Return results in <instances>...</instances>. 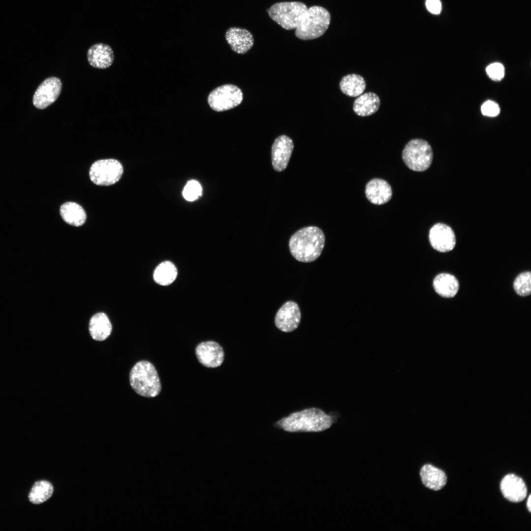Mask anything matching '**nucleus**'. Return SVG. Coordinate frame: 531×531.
Listing matches in <instances>:
<instances>
[{"label": "nucleus", "instance_id": "nucleus-1", "mask_svg": "<svg viewBox=\"0 0 531 531\" xmlns=\"http://www.w3.org/2000/svg\"><path fill=\"white\" fill-rule=\"evenodd\" d=\"M325 243L322 230L315 226L301 228L291 237L289 246L290 253L297 261L310 263L315 261L322 253Z\"/></svg>", "mask_w": 531, "mask_h": 531}, {"label": "nucleus", "instance_id": "nucleus-2", "mask_svg": "<svg viewBox=\"0 0 531 531\" xmlns=\"http://www.w3.org/2000/svg\"><path fill=\"white\" fill-rule=\"evenodd\" d=\"M334 419L322 410L306 409L291 413L275 423V426L289 432H319L328 429Z\"/></svg>", "mask_w": 531, "mask_h": 531}, {"label": "nucleus", "instance_id": "nucleus-3", "mask_svg": "<svg viewBox=\"0 0 531 531\" xmlns=\"http://www.w3.org/2000/svg\"><path fill=\"white\" fill-rule=\"evenodd\" d=\"M131 386L138 394L145 397H154L161 391V384L156 369L147 360L137 362L129 374Z\"/></svg>", "mask_w": 531, "mask_h": 531}, {"label": "nucleus", "instance_id": "nucleus-4", "mask_svg": "<svg viewBox=\"0 0 531 531\" xmlns=\"http://www.w3.org/2000/svg\"><path fill=\"white\" fill-rule=\"evenodd\" d=\"M330 22V15L326 9L319 6L310 7L295 29V34L302 40L317 38L326 31Z\"/></svg>", "mask_w": 531, "mask_h": 531}, {"label": "nucleus", "instance_id": "nucleus-5", "mask_svg": "<svg viewBox=\"0 0 531 531\" xmlns=\"http://www.w3.org/2000/svg\"><path fill=\"white\" fill-rule=\"evenodd\" d=\"M402 156L404 163L410 169L423 172L431 165L433 153L431 146L427 141L414 139L406 145Z\"/></svg>", "mask_w": 531, "mask_h": 531}, {"label": "nucleus", "instance_id": "nucleus-6", "mask_svg": "<svg viewBox=\"0 0 531 531\" xmlns=\"http://www.w3.org/2000/svg\"><path fill=\"white\" fill-rule=\"evenodd\" d=\"M307 6L298 1L278 2L268 9L269 17L283 28L295 29L307 9Z\"/></svg>", "mask_w": 531, "mask_h": 531}, {"label": "nucleus", "instance_id": "nucleus-7", "mask_svg": "<svg viewBox=\"0 0 531 531\" xmlns=\"http://www.w3.org/2000/svg\"><path fill=\"white\" fill-rule=\"evenodd\" d=\"M123 172L121 164L114 159L96 161L90 167L89 175L91 181L100 186H109L117 182Z\"/></svg>", "mask_w": 531, "mask_h": 531}, {"label": "nucleus", "instance_id": "nucleus-8", "mask_svg": "<svg viewBox=\"0 0 531 531\" xmlns=\"http://www.w3.org/2000/svg\"><path fill=\"white\" fill-rule=\"evenodd\" d=\"M243 94L236 86L226 84L217 87L208 95V103L216 112H222L233 109L242 102Z\"/></svg>", "mask_w": 531, "mask_h": 531}, {"label": "nucleus", "instance_id": "nucleus-9", "mask_svg": "<svg viewBox=\"0 0 531 531\" xmlns=\"http://www.w3.org/2000/svg\"><path fill=\"white\" fill-rule=\"evenodd\" d=\"M62 88L60 80L55 77L45 79L38 87L33 97V104L37 109H44L53 103L59 96Z\"/></svg>", "mask_w": 531, "mask_h": 531}, {"label": "nucleus", "instance_id": "nucleus-10", "mask_svg": "<svg viewBox=\"0 0 531 531\" xmlns=\"http://www.w3.org/2000/svg\"><path fill=\"white\" fill-rule=\"evenodd\" d=\"M301 317L298 304L294 301L289 300L277 312L274 319L275 324L282 331L290 332L298 327Z\"/></svg>", "mask_w": 531, "mask_h": 531}, {"label": "nucleus", "instance_id": "nucleus-11", "mask_svg": "<svg viewBox=\"0 0 531 531\" xmlns=\"http://www.w3.org/2000/svg\"><path fill=\"white\" fill-rule=\"evenodd\" d=\"M195 353L199 362L208 368L220 366L224 359L222 347L218 343L212 341L199 344L196 347Z\"/></svg>", "mask_w": 531, "mask_h": 531}, {"label": "nucleus", "instance_id": "nucleus-12", "mask_svg": "<svg viewBox=\"0 0 531 531\" xmlns=\"http://www.w3.org/2000/svg\"><path fill=\"white\" fill-rule=\"evenodd\" d=\"M429 239L432 247L441 252L452 250L456 244L455 235L453 230L443 223H437L431 228Z\"/></svg>", "mask_w": 531, "mask_h": 531}, {"label": "nucleus", "instance_id": "nucleus-13", "mask_svg": "<svg viewBox=\"0 0 531 531\" xmlns=\"http://www.w3.org/2000/svg\"><path fill=\"white\" fill-rule=\"evenodd\" d=\"M294 146L292 140L286 135H281L275 140L271 148V161L275 171L282 172L286 168Z\"/></svg>", "mask_w": 531, "mask_h": 531}, {"label": "nucleus", "instance_id": "nucleus-14", "mask_svg": "<svg viewBox=\"0 0 531 531\" xmlns=\"http://www.w3.org/2000/svg\"><path fill=\"white\" fill-rule=\"evenodd\" d=\"M501 490L504 497L510 502H520L527 496V487L523 480L513 474L506 475L502 479Z\"/></svg>", "mask_w": 531, "mask_h": 531}, {"label": "nucleus", "instance_id": "nucleus-15", "mask_svg": "<svg viewBox=\"0 0 531 531\" xmlns=\"http://www.w3.org/2000/svg\"><path fill=\"white\" fill-rule=\"evenodd\" d=\"M225 38L231 49L237 54L247 53L254 44V38L251 32L240 28L229 29L225 33Z\"/></svg>", "mask_w": 531, "mask_h": 531}, {"label": "nucleus", "instance_id": "nucleus-16", "mask_svg": "<svg viewBox=\"0 0 531 531\" xmlns=\"http://www.w3.org/2000/svg\"><path fill=\"white\" fill-rule=\"evenodd\" d=\"M365 193L370 203L381 205L387 203L391 199L392 191L390 185L386 181L375 178L372 179L367 183Z\"/></svg>", "mask_w": 531, "mask_h": 531}, {"label": "nucleus", "instance_id": "nucleus-17", "mask_svg": "<svg viewBox=\"0 0 531 531\" xmlns=\"http://www.w3.org/2000/svg\"><path fill=\"white\" fill-rule=\"evenodd\" d=\"M87 59L91 66L98 69H105L110 67L114 61V52L107 44L95 43L88 49Z\"/></svg>", "mask_w": 531, "mask_h": 531}, {"label": "nucleus", "instance_id": "nucleus-18", "mask_svg": "<svg viewBox=\"0 0 531 531\" xmlns=\"http://www.w3.org/2000/svg\"><path fill=\"white\" fill-rule=\"evenodd\" d=\"M420 475L423 485L434 491L442 489L446 483L447 477L444 472L430 464L422 466Z\"/></svg>", "mask_w": 531, "mask_h": 531}, {"label": "nucleus", "instance_id": "nucleus-19", "mask_svg": "<svg viewBox=\"0 0 531 531\" xmlns=\"http://www.w3.org/2000/svg\"><path fill=\"white\" fill-rule=\"evenodd\" d=\"M381 101L378 95L372 92H367L359 95L354 101L353 111L358 116L367 117L375 114L379 110Z\"/></svg>", "mask_w": 531, "mask_h": 531}, {"label": "nucleus", "instance_id": "nucleus-20", "mask_svg": "<svg viewBox=\"0 0 531 531\" xmlns=\"http://www.w3.org/2000/svg\"><path fill=\"white\" fill-rule=\"evenodd\" d=\"M88 329L93 339L102 341L106 339L111 334L112 327L108 316L105 313L101 312L91 317L89 323Z\"/></svg>", "mask_w": 531, "mask_h": 531}, {"label": "nucleus", "instance_id": "nucleus-21", "mask_svg": "<svg viewBox=\"0 0 531 531\" xmlns=\"http://www.w3.org/2000/svg\"><path fill=\"white\" fill-rule=\"evenodd\" d=\"M433 287L436 292L441 296L451 298L457 293L459 284L453 275L442 273L437 275L434 279Z\"/></svg>", "mask_w": 531, "mask_h": 531}, {"label": "nucleus", "instance_id": "nucleus-22", "mask_svg": "<svg viewBox=\"0 0 531 531\" xmlns=\"http://www.w3.org/2000/svg\"><path fill=\"white\" fill-rule=\"evenodd\" d=\"M60 214L66 223L76 227L84 224L87 219L84 208L75 202H67L63 204L60 207Z\"/></svg>", "mask_w": 531, "mask_h": 531}, {"label": "nucleus", "instance_id": "nucleus-23", "mask_svg": "<svg viewBox=\"0 0 531 531\" xmlns=\"http://www.w3.org/2000/svg\"><path fill=\"white\" fill-rule=\"evenodd\" d=\"M364 78L357 74H350L344 76L339 83L341 91L350 97H357L361 95L366 88Z\"/></svg>", "mask_w": 531, "mask_h": 531}, {"label": "nucleus", "instance_id": "nucleus-24", "mask_svg": "<svg viewBox=\"0 0 531 531\" xmlns=\"http://www.w3.org/2000/svg\"><path fill=\"white\" fill-rule=\"evenodd\" d=\"M177 274L175 266L170 261H165L160 263L155 268L153 278L157 284L167 286L176 279Z\"/></svg>", "mask_w": 531, "mask_h": 531}, {"label": "nucleus", "instance_id": "nucleus-25", "mask_svg": "<svg viewBox=\"0 0 531 531\" xmlns=\"http://www.w3.org/2000/svg\"><path fill=\"white\" fill-rule=\"evenodd\" d=\"M53 493V487L46 480L36 482L29 495L30 501L33 504H40L47 501Z\"/></svg>", "mask_w": 531, "mask_h": 531}, {"label": "nucleus", "instance_id": "nucleus-26", "mask_svg": "<svg viewBox=\"0 0 531 531\" xmlns=\"http://www.w3.org/2000/svg\"><path fill=\"white\" fill-rule=\"evenodd\" d=\"M515 292L519 295L526 296L531 293V273L526 271L517 276L513 283Z\"/></svg>", "mask_w": 531, "mask_h": 531}, {"label": "nucleus", "instance_id": "nucleus-27", "mask_svg": "<svg viewBox=\"0 0 531 531\" xmlns=\"http://www.w3.org/2000/svg\"><path fill=\"white\" fill-rule=\"evenodd\" d=\"M202 194L201 185L196 180H191L185 185L183 195L187 201H193L197 199Z\"/></svg>", "mask_w": 531, "mask_h": 531}, {"label": "nucleus", "instance_id": "nucleus-28", "mask_svg": "<svg viewBox=\"0 0 531 531\" xmlns=\"http://www.w3.org/2000/svg\"><path fill=\"white\" fill-rule=\"evenodd\" d=\"M486 70L489 77L494 81L502 80L504 75V66L500 63L495 62L490 64Z\"/></svg>", "mask_w": 531, "mask_h": 531}, {"label": "nucleus", "instance_id": "nucleus-29", "mask_svg": "<svg viewBox=\"0 0 531 531\" xmlns=\"http://www.w3.org/2000/svg\"><path fill=\"white\" fill-rule=\"evenodd\" d=\"M481 110L483 115L489 117H496L500 112L499 106L496 102L491 100L484 103Z\"/></svg>", "mask_w": 531, "mask_h": 531}, {"label": "nucleus", "instance_id": "nucleus-30", "mask_svg": "<svg viewBox=\"0 0 531 531\" xmlns=\"http://www.w3.org/2000/svg\"><path fill=\"white\" fill-rule=\"evenodd\" d=\"M427 10L433 14H439L442 10L440 0H426L425 2Z\"/></svg>", "mask_w": 531, "mask_h": 531}, {"label": "nucleus", "instance_id": "nucleus-31", "mask_svg": "<svg viewBox=\"0 0 531 531\" xmlns=\"http://www.w3.org/2000/svg\"><path fill=\"white\" fill-rule=\"evenodd\" d=\"M527 505V507H528V508L529 511L531 512V495H530L528 499Z\"/></svg>", "mask_w": 531, "mask_h": 531}]
</instances>
